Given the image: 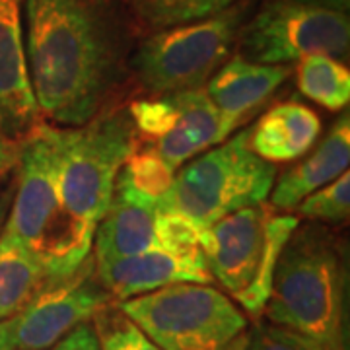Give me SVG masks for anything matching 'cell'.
I'll list each match as a JSON object with an SVG mask.
<instances>
[{
	"label": "cell",
	"mask_w": 350,
	"mask_h": 350,
	"mask_svg": "<svg viewBox=\"0 0 350 350\" xmlns=\"http://www.w3.org/2000/svg\"><path fill=\"white\" fill-rule=\"evenodd\" d=\"M25 61L49 125L94 119L115 82L119 43L100 0H24Z\"/></svg>",
	"instance_id": "cell-1"
},
{
	"label": "cell",
	"mask_w": 350,
	"mask_h": 350,
	"mask_svg": "<svg viewBox=\"0 0 350 350\" xmlns=\"http://www.w3.org/2000/svg\"><path fill=\"white\" fill-rule=\"evenodd\" d=\"M269 323L308 340L317 350H349L347 262L325 232H294L276 262Z\"/></svg>",
	"instance_id": "cell-2"
},
{
	"label": "cell",
	"mask_w": 350,
	"mask_h": 350,
	"mask_svg": "<svg viewBox=\"0 0 350 350\" xmlns=\"http://www.w3.org/2000/svg\"><path fill=\"white\" fill-rule=\"evenodd\" d=\"M4 232L38 257L49 280L75 275L92 255L96 228L64 204L47 123L33 126L18 154V187Z\"/></svg>",
	"instance_id": "cell-3"
},
{
	"label": "cell",
	"mask_w": 350,
	"mask_h": 350,
	"mask_svg": "<svg viewBox=\"0 0 350 350\" xmlns=\"http://www.w3.org/2000/svg\"><path fill=\"white\" fill-rule=\"evenodd\" d=\"M247 137L250 129L189 162L175 174L158 213L185 216L202 236L228 214L262 204L275 185L276 165L253 154Z\"/></svg>",
	"instance_id": "cell-4"
},
{
	"label": "cell",
	"mask_w": 350,
	"mask_h": 350,
	"mask_svg": "<svg viewBox=\"0 0 350 350\" xmlns=\"http://www.w3.org/2000/svg\"><path fill=\"white\" fill-rule=\"evenodd\" d=\"M66 208L94 228L107 213L117 175L137 150V131L125 111L103 113L80 126L47 123Z\"/></svg>",
	"instance_id": "cell-5"
},
{
	"label": "cell",
	"mask_w": 350,
	"mask_h": 350,
	"mask_svg": "<svg viewBox=\"0 0 350 350\" xmlns=\"http://www.w3.org/2000/svg\"><path fill=\"white\" fill-rule=\"evenodd\" d=\"M160 350H236L250 321L224 292L181 282L117 304Z\"/></svg>",
	"instance_id": "cell-6"
},
{
	"label": "cell",
	"mask_w": 350,
	"mask_h": 350,
	"mask_svg": "<svg viewBox=\"0 0 350 350\" xmlns=\"http://www.w3.org/2000/svg\"><path fill=\"white\" fill-rule=\"evenodd\" d=\"M250 6V0H239L206 20L148 36L131 59L138 84L152 96L202 88L238 43Z\"/></svg>",
	"instance_id": "cell-7"
},
{
	"label": "cell",
	"mask_w": 350,
	"mask_h": 350,
	"mask_svg": "<svg viewBox=\"0 0 350 350\" xmlns=\"http://www.w3.org/2000/svg\"><path fill=\"white\" fill-rule=\"evenodd\" d=\"M238 45L239 57L257 64H288L310 55L345 57L350 45L349 14L269 0L241 25Z\"/></svg>",
	"instance_id": "cell-8"
},
{
	"label": "cell",
	"mask_w": 350,
	"mask_h": 350,
	"mask_svg": "<svg viewBox=\"0 0 350 350\" xmlns=\"http://www.w3.org/2000/svg\"><path fill=\"white\" fill-rule=\"evenodd\" d=\"M111 300L96 275L94 255H90L75 275L47 280L24 310L8 319L14 349H49L111 306Z\"/></svg>",
	"instance_id": "cell-9"
},
{
	"label": "cell",
	"mask_w": 350,
	"mask_h": 350,
	"mask_svg": "<svg viewBox=\"0 0 350 350\" xmlns=\"http://www.w3.org/2000/svg\"><path fill=\"white\" fill-rule=\"evenodd\" d=\"M271 214L273 208L265 202L245 206L220 218L200 236L211 275L234 300L250 288L259 271Z\"/></svg>",
	"instance_id": "cell-10"
},
{
	"label": "cell",
	"mask_w": 350,
	"mask_h": 350,
	"mask_svg": "<svg viewBox=\"0 0 350 350\" xmlns=\"http://www.w3.org/2000/svg\"><path fill=\"white\" fill-rule=\"evenodd\" d=\"M24 0H0V131L16 140L39 125V109L27 72Z\"/></svg>",
	"instance_id": "cell-11"
},
{
	"label": "cell",
	"mask_w": 350,
	"mask_h": 350,
	"mask_svg": "<svg viewBox=\"0 0 350 350\" xmlns=\"http://www.w3.org/2000/svg\"><path fill=\"white\" fill-rule=\"evenodd\" d=\"M156 216V204L140 197L117 175L109 208L94 232L96 265L160 250Z\"/></svg>",
	"instance_id": "cell-12"
},
{
	"label": "cell",
	"mask_w": 350,
	"mask_h": 350,
	"mask_svg": "<svg viewBox=\"0 0 350 350\" xmlns=\"http://www.w3.org/2000/svg\"><path fill=\"white\" fill-rule=\"evenodd\" d=\"M290 75L292 68L288 64H257L234 57L214 72L206 94L232 135L261 109Z\"/></svg>",
	"instance_id": "cell-13"
},
{
	"label": "cell",
	"mask_w": 350,
	"mask_h": 350,
	"mask_svg": "<svg viewBox=\"0 0 350 350\" xmlns=\"http://www.w3.org/2000/svg\"><path fill=\"white\" fill-rule=\"evenodd\" d=\"M96 275L113 298L121 301L181 282H214L208 265L185 261L163 250H152L135 257L101 262L96 265Z\"/></svg>",
	"instance_id": "cell-14"
},
{
	"label": "cell",
	"mask_w": 350,
	"mask_h": 350,
	"mask_svg": "<svg viewBox=\"0 0 350 350\" xmlns=\"http://www.w3.org/2000/svg\"><path fill=\"white\" fill-rule=\"evenodd\" d=\"M350 117L345 113L329 129L327 137L304 162L288 167L273 185L271 202L278 211H294L308 195L349 172Z\"/></svg>",
	"instance_id": "cell-15"
},
{
	"label": "cell",
	"mask_w": 350,
	"mask_h": 350,
	"mask_svg": "<svg viewBox=\"0 0 350 350\" xmlns=\"http://www.w3.org/2000/svg\"><path fill=\"white\" fill-rule=\"evenodd\" d=\"M177 119L172 131L160 140L156 148L165 163L179 167L193 160L200 152L222 144L230 133L226 131L222 117L208 98L206 90H185L174 94Z\"/></svg>",
	"instance_id": "cell-16"
},
{
	"label": "cell",
	"mask_w": 350,
	"mask_h": 350,
	"mask_svg": "<svg viewBox=\"0 0 350 350\" xmlns=\"http://www.w3.org/2000/svg\"><path fill=\"white\" fill-rule=\"evenodd\" d=\"M319 135V115L301 101L288 100L271 107L251 126L247 144L265 162H294L312 150Z\"/></svg>",
	"instance_id": "cell-17"
},
{
	"label": "cell",
	"mask_w": 350,
	"mask_h": 350,
	"mask_svg": "<svg viewBox=\"0 0 350 350\" xmlns=\"http://www.w3.org/2000/svg\"><path fill=\"white\" fill-rule=\"evenodd\" d=\"M43 265L24 243L2 230L0 236V321L24 310L47 282Z\"/></svg>",
	"instance_id": "cell-18"
},
{
	"label": "cell",
	"mask_w": 350,
	"mask_h": 350,
	"mask_svg": "<svg viewBox=\"0 0 350 350\" xmlns=\"http://www.w3.org/2000/svg\"><path fill=\"white\" fill-rule=\"evenodd\" d=\"M296 82L304 98L325 107L342 111L350 101L349 66L329 55L304 57L296 68Z\"/></svg>",
	"instance_id": "cell-19"
},
{
	"label": "cell",
	"mask_w": 350,
	"mask_h": 350,
	"mask_svg": "<svg viewBox=\"0 0 350 350\" xmlns=\"http://www.w3.org/2000/svg\"><path fill=\"white\" fill-rule=\"evenodd\" d=\"M140 27L152 33L206 20L224 12L238 0H123Z\"/></svg>",
	"instance_id": "cell-20"
},
{
	"label": "cell",
	"mask_w": 350,
	"mask_h": 350,
	"mask_svg": "<svg viewBox=\"0 0 350 350\" xmlns=\"http://www.w3.org/2000/svg\"><path fill=\"white\" fill-rule=\"evenodd\" d=\"M298 224L300 222L296 216L271 214V218L267 222V239H265V251H262L261 262H259V271L250 288L236 300L239 308L245 313H250L251 317H261L265 312V306L271 296L278 257L288 243V239L292 238V234L298 230Z\"/></svg>",
	"instance_id": "cell-21"
},
{
	"label": "cell",
	"mask_w": 350,
	"mask_h": 350,
	"mask_svg": "<svg viewBox=\"0 0 350 350\" xmlns=\"http://www.w3.org/2000/svg\"><path fill=\"white\" fill-rule=\"evenodd\" d=\"M119 177L140 197L154 202L158 211V204L167 197L174 185L175 170L163 162L162 156L154 148H146L135 150L129 156L119 172Z\"/></svg>",
	"instance_id": "cell-22"
},
{
	"label": "cell",
	"mask_w": 350,
	"mask_h": 350,
	"mask_svg": "<svg viewBox=\"0 0 350 350\" xmlns=\"http://www.w3.org/2000/svg\"><path fill=\"white\" fill-rule=\"evenodd\" d=\"M100 350H160L117 306H107L94 317Z\"/></svg>",
	"instance_id": "cell-23"
},
{
	"label": "cell",
	"mask_w": 350,
	"mask_h": 350,
	"mask_svg": "<svg viewBox=\"0 0 350 350\" xmlns=\"http://www.w3.org/2000/svg\"><path fill=\"white\" fill-rule=\"evenodd\" d=\"M156 238L160 250L172 253L179 259L206 265V257L200 245V234L195 226L181 214L165 211L156 216Z\"/></svg>",
	"instance_id": "cell-24"
},
{
	"label": "cell",
	"mask_w": 350,
	"mask_h": 350,
	"mask_svg": "<svg viewBox=\"0 0 350 350\" xmlns=\"http://www.w3.org/2000/svg\"><path fill=\"white\" fill-rule=\"evenodd\" d=\"M301 216L329 224H342L350 214V174L345 172L325 187L308 195L296 206Z\"/></svg>",
	"instance_id": "cell-25"
},
{
	"label": "cell",
	"mask_w": 350,
	"mask_h": 350,
	"mask_svg": "<svg viewBox=\"0 0 350 350\" xmlns=\"http://www.w3.org/2000/svg\"><path fill=\"white\" fill-rule=\"evenodd\" d=\"M129 117H131L135 131L140 133L142 137L160 140L172 131L175 119H177V105H175L174 94L133 101L129 107Z\"/></svg>",
	"instance_id": "cell-26"
},
{
	"label": "cell",
	"mask_w": 350,
	"mask_h": 350,
	"mask_svg": "<svg viewBox=\"0 0 350 350\" xmlns=\"http://www.w3.org/2000/svg\"><path fill=\"white\" fill-rule=\"evenodd\" d=\"M236 350H317L308 340L273 323L247 327Z\"/></svg>",
	"instance_id": "cell-27"
},
{
	"label": "cell",
	"mask_w": 350,
	"mask_h": 350,
	"mask_svg": "<svg viewBox=\"0 0 350 350\" xmlns=\"http://www.w3.org/2000/svg\"><path fill=\"white\" fill-rule=\"evenodd\" d=\"M55 350H100L98 338L94 333V327L90 323L78 325L75 331H70L63 340H59Z\"/></svg>",
	"instance_id": "cell-28"
},
{
	"label": "cell",
	"mask_w": 350,
	"mask_h": 350,
	"mask_svg": "<svg viewBox=\"0 0 350 350\" xmlns=\"http://www.w3.org/2000/svg\"><path fill=\"white\" fill-rule=\"evenodd\" d=\"M16 160V144L0 131V174L8 170Z\"/></svg>",
	"instance_id": "cell-29"
},
{
	"label": "cell",
	"mask_w": 350,
	"mask_h": 350,
	"mask_svg": "<svg viewBox=\"0 0 350 350\" xmlns=\"http://www.w3.org/2000/svg\"><path fill=\"white\" fill-rule=\"evenodd\" d=\"M294 2H301V4H313V6H323V8H331L337 12L349 14L350 0H294Z\"/></svg>",
	"instance_id": "cell-30"
},
{
	"label": "cell",
	"mask_w": 350,
	"mask_h": 350,
	"mask_svg": "<svg viewBox=\"0 0 350 350\" xmlns=\"http://www.w3.org/2000/svg\"><path fill=\"white\" fill-rule=\"evenodd\" d=\"M0 350H16L12 345V337H10L8 319L6 321H0Z\"/></svg>",
	"instance_id": "cell-31"
},
{
	"label": "cell",
	"mask_w": 350,
	"mask_h": 350,
	"mask_svg": "<svg viewBox=\"0 0 350 350\" xmlns=\"http://www.w3.org/2000/svg\"><path fill=\"white\" fill-rule=\"evenodd\" d=\"M4 206H6V202H4V199H0V222H2V216H4Z\"/></svg>",
	"instance_id": "cell-32"
}]
</instances>
